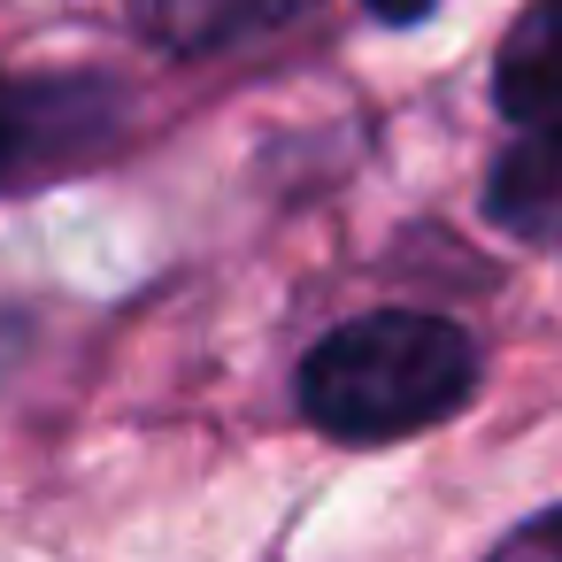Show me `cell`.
<instances>
[{"label": "cell", "mask_w": 562, "mask_h": 562, "mask_svg": "<svg viewBox=\"0 0 562 562\" xmlns=\"http://www.w3.org/2000/svg\"><path fill=\"white\" fill-rule=\"evenodd\" d=\"M477 385V347L462 324L424 308H378L339 324L301 362V416L331 439L385 447L447 424Z\"/></svg>", "instance_id": "cell-1"}, {"label": "cell", "mask_w": 562, "mask_h": 562, "mask_svg": "<svg viewBox=\"0 0 562 562\" xmlns=\"http://www.w3.org/2000/svg\"><path fill=\"white\" fill-rule=\"evenodd\" d=\"M116 132V101L93 78H47L9 86L0 78V186H32L55 170H78Z\"/></svg>", "instance_id": "cell-2"}, {"label": "cell", "mask_w": 562, "mask_h": 562, "mask_svg": "<svg viewBox=\"0 0 562 562\" xmlns=\"http://www.w3.org/2000/svg\"><path fill=\"white\" fill-rule=\"evenodd\" d=\"M493 109L516 132L562 124V0H531L493 55Z\"/></svg>", "instance_id": "cell-3"}, {"label": "cell", "mask_w": 562, "mask_h": 562, "mask_svg": "<svg viewBox=\"0 0 562 562\" xmlns=\"http://www.w3.org/2000/svg\"><path fill=\"white\" fill-rule=\"evenodd\" d=\"M124 9H132V24H139L155 47H170V55H209V47H232V40H247V32L285 24L301 0H124Z\"/></svg>", "instance_id": "cell-4"}, {"label": "cell", "mask_w": 562, "mask_h": 562, "mask_svg": "<svg viewBox=\"0 0 562 562\" xmlns=\"http://www.w3.org/2000/svg\"><path fill=\"white\" fill-rule=\"evenodd\" d=\"M485 209H493L508 232H554V224H562V124H554V132H524V139L493 162Z\"/></svg>", "instance_id": "cell-5"}, {"label": "cell", "mask_w": 562, "mask_h": 562, "mask_svg": "<svg viewBox=\"0 0 562 562\" xmlns=\"http://www.w3.org/2000/svg\"><path fill=\"white\" fill-rule=\"evenodd\" d=\"M493 562H562V508H547V516H531L524 531H508V539L493 547Z\"/></svg>", "instance_id": "cell-6"}, {"label": "cell", "mask_w": 562, "mask_h": 562, "mask_svg": "<svg viewBox=\"0 0 562 562\" xmlns=\"http://www.w3.org/2000/svg\"><path fill=\"white\" fill-rule=\"evenodd\" d=\"M362 9H370L378 24H424V16L439 9V0H362Z\"/></svg>", "instance_id": "cell-7"}]
</instances>
